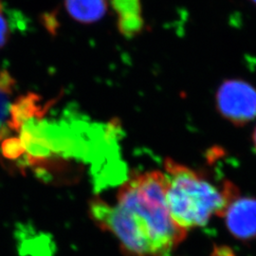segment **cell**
Returning <instances> with one entry per match:
<instances>
[{"label": "cell", "mask_w": 256, "mask_h": 256, "mask_svg": "<svg viewBox=\"0 0 256 256\" xmlns=\"http://www.w3.org/2000/svg\"><path fill=\"white\" fill-rule=\"evenodd\" d=\"M166 188L162 171L133 174L120 185L115 205L102 200L92 202V220L117 238L128 256H171L187 230L170 216Z\"/></svg>", "instance_id": "6da1fadb"}, {"label": "cell", "mask_w": 256, "mask_h": 256, "mask_svg": "<svg viewBox=\"0 0 256 256\" xmlns=\"http://www.w3.org/2000/svg\"><path fill=\"white\" fill-rule=\"evenodd\" d=\"M164 173L170 216L185 230L206 225L214 216H223L230 204L239 196L232 183L225 182L218 186L198 171L171 158L165 160Z\"/></svg>", "instance_id": "7a4b0ae2"}, {"label": "cell", "mask_w": 256, "mask_h": 256, "mask_svg": "<svg viewBox=\"0 0 256 256\" xmlns=\"http://www.w3.org/2000/svg\"><path fill=\"white\" fill-rule=\"evenodd\" d=\"M220 115L234 126H243L256 118V88L242 80H227L216 96Z\"/></svg>", "instance_id": "3957f363"}, {"label": "cell", "mask_w": 256, "mask_h": 256, "mask_svg": "<svg viewBox=\"0 0 256 256\" xmlns=\"http://www.w3.org/2000/svg\"><path fill=\"white\" fill-rule=\"evenodd\" d=\"M230 232L239 240L256 238V198L238 196L230 204L225 214Z\"/></svg>", "instance_id": "277c9868"}, {"label": "cell", "mask_w": 256, "mask_h": 256, "mask_svg": "<svg viewBox=\"0 0 256 256\" xmlns=\"http://www.w3.org/2000/svg\"><path fill=\"white\" fill-rule=\"evenodd\" d=\"M117 16L120 34L133 38L142 34L144 28L142 0H108Z\"/></svg>", "instance_id": "5b68a950"}, {"label": "cell", "mask_w": 256, "mask_h": 256, "mask_svg": "<svg viewBox=\"0 0 256 256\" xmlns=\"http://www.w3.org/2000/svg\"><path fill=\"white\" fill-rule=\"evenodd\" d=\"M108 0H64L68 12L82 23H92L106 14Z\"/></svg>", "instance_id": "8992f818"}, {"label": "cell", "mask_w": 256, "mask_h": 256, "mask_svg": "<svg viewBox=\"0 0 256 256\" xmlns=\"http://www.w3.org/2000/svg\"><path fill=\"white\" fill-rule=\"evenodd\" d=\"M10 81L8 76L0 74V124L5 118L9 110L8 92L10 88Z\"/></svg>", "instance_id": "52a82bcc"}, {"label": "cell", "mask_w": 256, "mask_h": 256, "mask_svg": "<svg viewBox=\"0 0 256 256\" xmlns=\"http://www.w3.org/2000/svg\"><path fill=\"white\" fill-rule=\"evenodd\" d=\"M10 36V26L8 20L3 14L0 4V48L6 44Z\"/></svg>", "instance_id": "ba28073f"}, {"label": "cell", "mask_w": 256, "mask_h": 256, "mask_svg": "<svg viewBox=\"0 0 256 256\" xmlns=\"http://www.w3.org/2000/svg\"><path fill=\"white\" fill-rule=\"evenodd\" d=\"M252 142H254V146L256 151V128H254V134H252Z\"/></svg>", "instance_id": "9c48e42d"}, {"label": "cell", "mask_w": 256, "mask_h": 256, "mask_svg": "<svg viewBox=\"0 0 256 256\" xmlns=\"http://www.w3.org/2000/svg\"><path fill=\"white\" fill-rule=\"evenodd\" d=\"M254 2H256V0H254Z\"/></svg>", "instance_id": "30bf717a"}]
</instances>
